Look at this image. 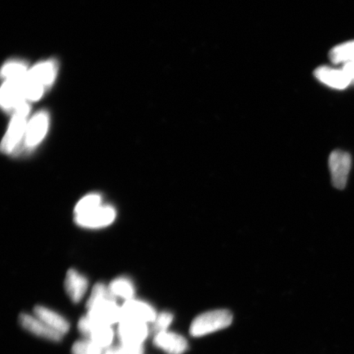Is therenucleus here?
<instances>
[{"label":"nucleus","mask_w":354,"mask_h":354,"mask_svg":"<svg viewBox=\"0 0 354 354\" xmlns=\"http://www.w3.org/2000/svg\"><path fill=\"white\" fill-rule=\"evenodd\" d=\"M232 314L228 310L219 309L207 312L198 316L193 321L189 333L194 337H201L227 328L232 324Z\"/></svg>","instance_id":"f257e3e1"},{"label":"nucleus","mask_w":354,"mask_h":354,"mask_svg":"<svg viewBox=\"0 0 354 354\" xmlns=\"http://www.w3.org/2000/svg\"><path fill=\"white\" fill-rule=\"evenodd\" d=\"M29 106L24 103L15 109V115L12 118L10 127L2 140V152L6 154H11L17 152L22 138L25 136L28 122L26 117L29 113Z\"/></svg>","instance_id":"f03ea898"},{"label":"nucleus","mask_w":354,"mask_h":354,"mask_svg":"<svg viewBox=\"0 0 354 354\" xmlns=\"http://www.w3.org/2000/svg\"><path fill=\"white\" fill-rule=\"evenodd\" d=\"M352 167L351 155L342 150H335L329 157L331 181L334 187L343 189L346 187L348 176Z\"/></svg>","instance_id":"7ed1b4c3"},{"label":"nucleus","mask_w":354,"mask_h":354,"mask_svg":"<svg viewBox=\"0 0 354 354\" xmlns=\"http://www.w3.org/2000/svg\"><path fill=\"white\" fill-rule=\"evenodd\" d=\"M117 212L113 206L101 205L87 214L75 216V223L79 227L97 229L108 227L116 219Z\"/></svg>","instance_id":"20e7f679"},{"label":"nucleus","mask_w":354,"mask_h":354,"mask_svg":"<svg viewBox=\"0 0 354 354\" xmlns=\"http://www.w3.org/2000/svg\"><path fill=\"white\" fill-rule=\"evenodd\" d=\"M88 310L87 316L96 325L111 326L122 321V308L116 301H104Z\"/></svg>","instance_id":"39448f33"},{"label":"nucleus","mask_w":354,"mask_h":354,"mask_svg":"<svg viewBox=\"0 0 354 354\" xmlns=\"http://www.w3.org/2000/svg\"><path fill=\"white\" fill-rule=\"evenodd\" d=\"M148 335L147 323L134 320H122L119 322L118 335L121 344L142 345Z\"/></svg>","instance_id":"423d86ee"},{"label":"nucleus","mask_w":354,"mask_h":354,"mask_svg":"<svg viewBox=\"0 0 354 354\" xmlns=\"http://www.w3.org/2000/svg\"><path fill=\"white\" fill-rule=\"evenodd\" d=\"M25 79H6L1 88V104L4 109H16L25 103Z\"/></svg>","instance_id":"0eeeda50"},{"label":"nucleus","mask_w":354,"mask_h":354,"mask_svg":"<svg viewBox=\"0 0 354 354\" xmlns=\"http://www.w3.org/2000/svg\"><path fill=\"white\" fill-rule=\"evenodd\" d=\"M121 308L122 321L134 320L145 323H153L158 316L156 311H155L151 305L143 302V301L134 299L127 300Z\"/></svg>","instance_id":"6e6552de"},{"label":"nucleus","mask_w":354,"mask_h":354,"mask_svg":"<svg viewBox=\"0 0 354 354\" xmlns=\"http://www.w3.org/2000/svg\"><path fill=\"white\" fill-rule=\"evenodd\" d=\"M48 127V116L46 112L35 114L28 124L24 136L26 149H32L41 142Z\"/></svg>","instance_id":"1a4fd4ad"},{"label":"nucleus","mask_w":354,"mask_h":354,"mask_svg":"<svg viewBox=\"0 0 354 354\" xmlns=\"http://www.w3.org/2000/svg\"><path fill=\"white\" fill-rule=\"evenodd\" d=\"M21 325L24 328L28 330L35 335L44 339L52 340V342H59L63 338V335L59 332L51 328L46 323L37 317H32L29 314L22 313L19 317Z\"/></svg>","instance_id":"9d476101"},{"label":"nucleus","mask_w":354,"mask_h":354,"mask_svg":"<svg viewBox=\"0 0 354 354\" xmlns=\"http://www.w3.org/2000/svg\"><path fill=\"white\" fill-rule=\"evenodd\" d=\"M153 344L168 354H183L188 348L187 340L183 336L167 330L155 335Z\"/></svg>","instance_id":"9b49d317"},{"label":"nucleus","mask_w":354,"mask_h":354,"mask_svg":"<svg viewBox=\"0 0 354 354\" xmlns=\"http://www.w3.org/2000/svg\"><path fill=\"white\" fill-rule=\"evenodd\" d=\"M314 74L322 83L337 90H344L351 84V80L342 68L337 69L323 66L316 69Z\"/></svg>","instance_id":"f8f14e48"},{"label":"nucleus","mask_w":354,"mask_h":354,"mask_svg":"<svg viewBox=\"0 0 354 354\" xmlns=\"http://www.w3.org/2000/svg\"><path fill=\"white\" fill-rule=\"evenodd\" d=\"M88 282L86 277L82 275L77 270L70 269L66 273L65 289L71 300L79 303L88 289Z\"/></svg>","instance_id":"ddd939ff"},{"label":"nucleus","mask_w":354,"mask_h":354,"mask_svg":"<svg viewBox=\"0 0 354 354\" xmlns=\"http://www.w3.org/2000/svg\"><path fill=\"white\" fill-rule=\"evenodd\" d=\"M57 68L55 62L48 61L46 63L35 66L28 71L26 80L43 87L51 85L56 77Z\"/></svg>","instance_id":"4468645a"},{"label":"nucleus","mask_w":354,"mask_h":354,"mask_svg":"<svg viewBox=\"0 0 354 354\" xmlns=\"http://www.w3.org/2000/svg\"><path fill=\"white\" fill-rule=\"evenodd\" d=\"M35 317L43 321L51 328L59 332L62 335L68 333L70 325L68 321L52 310L43 306H37L34 309Z\"/></svg>","instance_id":"2eb2a0df"},{"label":"nucleus","mask_w":354,"mask_h":354,"mask_svg":"<svg viewBox=\"0 0 354 354\" xmlns=\"http://www.w3.org/2000/svg\"><path fill=\"white\" fill-rule=\"evenodd\" d=\"M109 290L115 297L130 300L134 298L136 289L134 284L127 277H118L115 279L109 285Z\"/></svg>","instance_id":"dca6fc26"},{"label":"nucleus","mask_w":354,"mask_h":354,"mask_svg":"<svg viewBox=\"0 0 354 354\" xmlns=\"http://www.w3.org/2000/svg\"><path fill=\"white\" fill-rule=\"evenodd\" d=\"M330 59L334 64H347L354 61V41L335 46L330 52Z\"/></svg>","instance_id":"f3484780"},{"label":"nucleus","mask_w":354,"mask_h":354,"mask_svg":"<svg viewBox=\"0 0 354 354\" xmlns=\"http://www.w3.org/2000/svg\"><path fill=\"white\" fill-rule=\"evenodd\" d=\"M114 332L111 326L96 325L88 335L91 339L101 348H108L113 343Z\"/></svg>","instance_id":"a211bd4d"},{"label":"nucleus","mask_w":354,"mask_h":354,"mask_svg":"<svg viewBox=\"0 0 354 354\" xmlns=\"http://www.w3.org/2000/svg\"><path fill=\"white\" fill-rule=\"evenodd\" d=\"M104 301H116V297L111 292L109 287L102 284V283H98L93 288L90 298L87 301L86 307L90 309Z\"/></svg>","instance_id":"6ab92c4d"},{"label":"nucleus","mask_w":354,"mask_h":354,"mask_svg":"<svg viewBox=\"0 0 354 354\" xmlns=\"http://www.w3.org/2000/svg\"><path fill=\"white\" fill-rule=\"evenodd\" d=\"M102 205V196L100 194L93 193L82 198L75 207V216L87 214Z\"/></svg>","instance_id":"aec40b11"},{"label":"nucleus","mask_w":354,"mask_h":354,"mask_svg":"<svg viewBox=\"0 0 354 354\" xmlns=\"http://www.w3.org/2000/svg\"><path fill=\"white\" fill-rule=\"evenodd\" d=\"M28 73V71L26 69V65L19 62L8 63L3 66L2 70V75L6 79L24 78Z\"/></svg>","instance_id":"412c9836"},{"label":"nucleus","mask_w":354,"mask_h":354,"mask_svg":"<svg viewBox=\"0 0 354 354\" xmlns=\"http://www.w3.org/2000/svg\"><path fill=\"white\" fill-rule=\"evenodd\" d=\"M103 348L92 342L91 339L79 340L73 344V354H102Z\"/></svg>","instance_id":"4be33fe9"},{"label":"nucleus","mask_w":354,"mask_h":354,"mask_svg":"<svg viewBox=\"0 0 354 354\" xmlns=\"http://www.w3.org/2000/svg\"><path fill=\"white\" fill-rule=\"evenodd\" d=\"M172 321H174V315L171 313L162 312L159 313L156 319L153 322L152 330L156 335L167 331Z\"/></svg>","instance_id":"5701e85b"},{"label":"nucleus","mask_w":354,"mask_h":354,"mask_svg":"<svg viewBox=\"0 0 354 354\" xmlns=\"http://www.w3.org/2000/svg\"><path fill=\"white\" fill-rule=\"evenodd\" d=\"M104 354H144V347L143 345L121 344L119 346L108 348Z\"/></svg>","instance_id":"b1692460"},{"label":"nucleus","mask_w":354,"mask_h":354,"mask_svg":"<svg viewBox=\"0 0 354 354\" xmlns=\"http://www.w3.org/2000/svg\"><path fill=\"white\" fill-rule=\"evenodd\" d=\"M342 69L345 74L347 75L348 79L351 80V84H354V61L343 65Z\"/></svg>","instance_id":"393cba45"}]
</instances>
